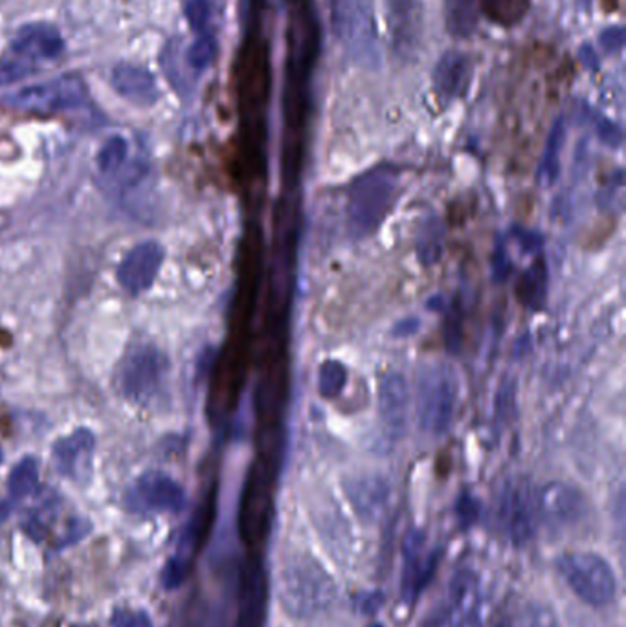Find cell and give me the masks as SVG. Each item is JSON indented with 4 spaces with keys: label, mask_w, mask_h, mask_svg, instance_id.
I'll use <instances>...</instances> for the list:
<instances>
[{
    "label": "cell",
    "mask_w": 626,
    "mask_h": 627,
    "mask_svg": "<svg viewBox=\"0 0 626 627\" xmlns=\"http://www.w3.org/2000/svg\"><path fill=\"white\" fill-rule=\"evenodd\" d=\"M278 594L287 615L298 620H313L335 605L338 588L322 561L300 553L289 556L281 566Z\"/></svg>",
    "instance_id": "6da1fadb"
},
{
    "label": "cell",
    "mask_w": 626,
    "mask_h": 627,
    "mask_svg": "<svg viewBox=\"0 0 626 627\" xmlns=\"http://www.w3.org/2000/svg\"><path fill=\"white\" fill-rule=\"evenodd\" d=\"M460 395V382L450 363H428L417 374L416 417L419 430L441 437L450 430Z\"/></svg>",
    "instance_id": "7a4b0ae2"
},
{
    "label": "cell",
    "mask_w": 626,
    "mask_h": 627,
    "mask_svg": "<svg viewBox=\"0 0 626 627\" xmlns=\"http://www.w3.org/2000/svg\"><path fill=\"white\" fill-rule=\"evenodd\" d=\"M558 572L568 588L592 607H606L617 596V578L603 556L592 550H573L558 558Z\"/></svg>",
    "instance_id": "3957f363"
},
{
    "label": "cell",
    "mask_w": 626,
    "mask_h": 627,
    "mask_svg": "<svg viewBox=\"0 0 626 627\" xmlns=\"http://www.w3.org/2000/svg\"><path fill=\"white\" fill-rule=\"evenodd\" d=\"M170 363L154 345H135L120 362L116 387L126 400L149 404L164 390Z\"/></svg>",
    "instance_id": "277c9868"
},
{
    "label": "cell",
    "mask_w": 626,
    "mask_h": 627,
    "mask_svg": "<svg viewBox=\"0 0 626 627\" xmlns=\"http://www.w3.org/2000/svg\"><path fill=\"white\" fill-rule=\"evenodd\" d=\"M397 189V173L392 167H375L360 176L349 191V222L357 235L373 232L392 206Z\"/></svg>",
    "instance_id": "5b68a950"
},
{
    "label": "cell",
    "mask_w": 626,
    "mask_h": 627,
    "mask_svg": "<svg viewBox=\"0 0 626 627\" xmlns=\"http://www.w3.org/2000/svg\"><path fill=\"white\" fill-rule=\"evenodd\" d=\"M89 92L78 76H61L54 80L23 86L4 96L10 107L35 114H56L74 111L85 105Z\"/></svg>",
    "instance_id": "8992f818"
},
{
    "label": "cell",
    "mask_w": 626,
    "mask_h": 627,
    "mask_svg": "<svg viewBox=\"0 0 626 627\" xmlns=\"http://www.w3.org/2000/svg\"><path fill=\"white\" fill-rule=\"evenodd\" d=\"M496 520L507 539L524 547L535 536L536 496L525 479H507L496 498Z\"/></svg>",
    "instance_id": "52a82bcc"
},
{
    "label": "cell",
    "mask_w": 626,
    "mask_h": 627,
    "mask_svg": "<svg viewBox=\"0 0 626 627\" xmlns=\"http://www.w3.org/2000/svg\"><path fill=\"white\" fill-rule=\"evenodd\" d=\"M331 30L340 45L364 56L375 46L371 0H329Z\"/></svg>",
    "instance_id": "ba28073f"
},
{
    "label": "cell",
    "mask_w": 626,
    "mask_h": 627,
    "mask_svg": "<svg viewBox=\"0 0 626 627\" xmlns=\"http://www.w3.org/2000/svg\"><path fill=\"white\" fill-rule=\"evenodd\" d=\"M126 504L135 514H178L186 507V494L170 475L148 472L135 480Z\"/></svg>",
    "instance_id": "9c48e42d"
},
{
    "label": "cell",
    "mask_w": 626,
    "mask_h": 627,
    "mask_svg": "<svg viewBox=\"0 0 626 627\" xmlns=\"http://www.w3.org/2000/svg\"><path fill=\"white\" fill-rule=\"evenodd\" d=\"M390 45L398 59H414L421 50L425 35L422 0H382Z\"/></svg>",
    "instance_id": "30bf717a"
},
{
    "label": "cell",
    "mask_w": 626,
    "mask_h": 627,
    "mask_svg": "<svg viewBox=\"0 0 626 627\" xmlns=\"http://www.w3.org/2000/svg\"><path fill=\"white\" fill-rule=\"evenodd\" d=\"M447 627H484V588L473 567L457 569L450 580Z\"/></svg>",
    "instance_id": "8fae6325"
},
{
    "label": "cell",
    "mask_w": 626,
    "mask_h": 627,
    "mask_svg": "<svg viewBox=\"0 0 626 627\" xmlns=\"http://www.w3.org/2000/svg\"><path fill=\"white\" fill-rule=\"evenodd\" d=\"M587 512V499L576 486L549 483L536 494V514L553 529L579 525Z\"/></svg>",
    "instance_id": "7c38bea8"
},
{
    "label": "cell",
    "mask_w": 626,
    "mask_h": 627,
    "mask_svg": "<svg viewBox=\"0 0 626 627\" xmlns=\"http://www.w3.org/2000/svg\"><path fill=\"white\" fill-rule=\"evenodd\" d=\"M164 263V248L154 241H146L127 252L118 265V283L127 294L140 295L153 287Z\"/></svg>",
    "instance_id": "4fadbf2b"
},
{
    "label": "cell",
    "mask_w": 626,
    "mask_h": 627,
    "mask_svg": "<svg viewBox=\"0 0 626 627\" xmlns=\"http://www.w3.org/2000/svg\"><path fill=\"white\" fill-rule=\"evenodd\" d=\"M96 452L94 433L86 428L61 437L54 444V466L57 472L78 485H86L92 475V461Z\"/></svg>",
    "instance_id": "5bb4252c"
},
{
    "label": "cell",
    "mask_w": 626,
    "mask_h": 627,
    "mask_svg": "<svg viewBox=\"0 0 626 627\" xmlns=\"http://www.w3.org/2000/svg\"><path fill=\"white\" fill-rule=\"evenodd\" d=\"M410 390L401 373H387L379 384V415L390 439H401L408 422Z\"/></svg>",
    "instance_id": "9a60e30c"
},
{
    "label": "cell",
    "mask_w": 626,
    "mask_h": 627,
    "mask_svg": "<svg viewBox=\"0 0 626 627\" xmlns=\"http://www.w3.org/2000/svg\"><path fill=\"white\" fill-rule=\"evenodd\" d=\"M473 80V62L460 50L444 51L432 72V85L439 102L452 103L467 92Z\"/></svg>",
    "instance_id": "2e32d148"
},
{
    "label": "cell",
    "mask_w": 626,
    "mask_h": 627,
    "mask_svg": "<svg viewBox=\"0 0 626 627\" xmlns=\"http://www.w3.org/2000/svg\"><path fill=\"white\" fill-rule=\"evenodd\" d=\"M267 615V580L262 561L251 558L241 572L237 627H263Z\"/></svg>",
    "instance_id": "e0dca14e"
},
{
    "label": "cell",
    "mask_w": 626,
    "mask_h": 627,
    "mask_svg": "<svg viewBox=\"0 0 626 627\" xmlns=\"http://www.w3.org/2000/svg\"><path fill=\"white\" fill-rule=\"evenodd\" d=\"M12 50L30 62L57 59L65 50L63 35L48 23L24 24L13 37Z\"/></svg>",
    "instance_id": "ac0fdd59"
},
{
    "label": "cell",
    "mask_w": 626,
    "mask_h": 627,
    "mask_svg": "<svg viewBox=\"0 0 626 627\" xmlns=\"http://www.w3.org/2000/svg\"><path fill=\"white\" fill-rule=\"evenodd\" d=\"M436 554L425 550V542L419 532H411L405 543V571H403V599L414 604L425 591L433 571Z\"/></svg>",
    "instance_id": "d6986e66"
},
{
    "label": "cell",
    "mask_w": 626,
    "mask_h": 627,
    "mask_svg": "<svg viewBox=\"0 0 626 627\" xmlns=\"http://www.w3.org/2000/svg\"><path fill=\"white\" fill-rule=\"evenodd\" d=\"M114 91L118 92L127 102L135 103L138 107H149L159 100V86L154 76L148 68L121 62L114 67L113 78H111Z\"/></svg>",
    "instance_id": "ffe728a7"
},
{
    "label": "cell",
    "mask_w": 626,
    "mask_h": 627,
    "mask_svg": "<svg viewBox=\"0 0 626 627\" xmlns=\"http://www.w3.org/2000/svg\"><path fill=\"white\" fill-rule=\"evenodd\" d=\"M355 512L364 521H375L387 501V485L376 475H360L346 486Z\"/></svg>",
    "instance_id": "44dd1931"
},
{
    "label": "cell",
    "mask_w": 626,
    "mask_h": 627,
    "mask_svg": "<svg viewBox=\"0 0 626 627\" xmlns=\"http://www.w3.org/2000/svg\"><path fill=\"white\" fill-rule=\"evenodd\" d=\"M478 0H443L444 28L454 39H468L479 23Z\"/></svg>",
    "instance_id": "7402d4cb"
},
{
    "label": "cell",
    "mask_w": 626,
    "mask_h": 627,
    "mask_svg": "<svg viewBox=\"0 0 626 627\" xmlns=\"http://www.w3.org/2000/svg\"><path fill=\"white\" fill-rule=\"evenodd\" d=\"M39 490V464L34 457H24L13 466L8 477V492L13 501L32 498Z\"/></svg>",
    "instance_id": "603a6c76"
},
{
    "label": "cell",
    "mask_w": 626,
    "mask_h": 627,
    "mask_svg": "<svg viewBox=\"0 0 626 627\" xmlns=\"http://www.w3.org/2000/svg\"><path fill=\"white\" fill-rule=\"evenodd\" d=\"M479 13L500 26H514L528 13L530 0H478Z\"/></svg>",
    "instance_id": "cb8c5ba5"
},
{
    "label": "cell",
    "mask_w": 626,
    "mask_h": 627,
    "mask_svg": "<svg viewBox=\"0 0 626 627\" xmlns=\"http://www.w3.org/2000/svg\"><path fill=\"white\" fill-rule=\"evenodd\" d=\"M129 159V143L121 136H113L103 143L97 153V170L105 178H116L120 176Z\"/></svg>",
    "instance_id": "d4e9b609"
},
{
    "label": "cell",
    "mask_w": 626,
    "mask_h": 627,
    "mask_svg": "<svg viewBox=\"0 0 626 627\" xmlns=\"http://www.w3.org/2000/svg\"><path fill=\"white\" fill-rule=\"evenodd\" d=\"M216 56V35L206 30V32L199 34V37L189 46L188 51H186V61H188L189 67L194 68L195 72H202V70L210 67Z\"/></svg>",
    "instance_id": "484cf974"
},
{
    "label": "cell",
    "mask_w": 626,
    "mask_h": 627,
    "mask_svg": "<svg viewBox=\"0 0 626 627\" xmlns=\"http://www.w3.org/2000/svg\"><path fill=\"white\" fill-rule=\"evenodd\" d=\"M520 627H563L552 605L541 600L525 604L520 615Z\"/></svg>",
    "instance_id": "4316f807"
},
{
    "label": "cell",
    "mask_w": 626,
    "mask_h": 627,
    "mask_svg": "<svg viewBox=\"0 0 626 627\" xmlns=\"http://www.w3.org/2000/svg\"><path fill=\"white\" fill-rule=\"evenodd\" d=\"M34 62L24 61L21 57L0 59V85H12L28 78L34 72Z\"/></svg>",
    "instance_id": "83f0119b"
},
{
    "label": "cell",
    "mask_w": 626,
    "mask_h": 627,
    "mask_svg": "<svg viewBox=\"0 0 626 627\" xmlns=\"http://www.w3.org/2000/svg\"><path fill=\"white\" fill-rule=\"evenodd\" d=\"M344 384H346V371H344L340 363H325L322 371H320V391H322V395H338Z\"/></svg>",
    "instance_id": "f1b7e54d"
},
{
    "label": "cell",
    "mask_w": 626,
    "mask_h": 627,
    "mask_svg": "<svg viewBox=\"0 0 626 627\" xmlns=\"http://www.w3.org/2000/svg\"><path fill=\"white\" fill-rule=\"evenodd\" d=\"M184 13H186V21H188L192 30L197 32V34H202L208 28V23H210V0H188L186 8H184Z\"/></svg>",
    "instance_id": "f546056e"
},
{
    "label": "cell",
    "mask_w": 626,
    "mask_h": 627,
    "mask_svg": "<svg viewBox=\"0 0 626 627\" xmlns=\"http://www.w3.org/2000/svg\"><path fill=\"white\" fill-rule=\"evenodd\" d=\"M113 627H154L153 618L148 611L129 609V607H116L111 615Z\"/></svg>",
    "instance_id": "4dcf8cb0"
},
{
    "label": "cell",
    "mask_w": 626,
    "mask_h": 627,
    "mask_svg": "<svg viewBox=\"0 0 626 627\" xmlns=\"http://www.w3.org/2000/svg\"><path fill=\"white\" fill-rule=\"evenodd\" d=\"M599 40H601L604 50L615 54V51L623 50V46H625V30L621 26H608L601 32Z\"/></svg>",
    "instance_id": "1f68e13d"
},
{
    "label": "cell",
    "mask_w": 626,
    "mask_h": 627,
    "mask_svg": "<svg viewBox=\"0 0 626 627\" xmlns=\"http://www.w3.org/2000/svg\"><path fill=\"white\" fill-rule=\"evenodd\" d=\"M495 627H512L511 620H507V618H501Z\"/></svg>",
    "instance_id": "d6a6232c"
},
{
    "label": "cell",
    "mask_w": 626,
    "mask_h": 627,
    "mask_svg": "<svg viewBox=\"0 0 626 627\" xmlns=\"http://www.w3.org/2000/svg\"><path fill=\"white\" fill-rule=\"evenodd\" d=\"M4 461V452H2V448H0V464Z\"/></svg>",
    "instance_id": "836d02e7"
},
{
    "label": "cell",
    "mask_w": 626,
    "mask_h": 627,
    "mask_svg": "<svg viewBox=\"0 0 626 627\" xmlns=\"http://www.w3.org/2000/svg\"><path fill=\"white\" fill-rule=\"evenodd\" d=\"M72 627H96V626H91V624H78V626H72Z\"/></svg>",
    "instance_id": "e575fe53"
}]
</instances>
